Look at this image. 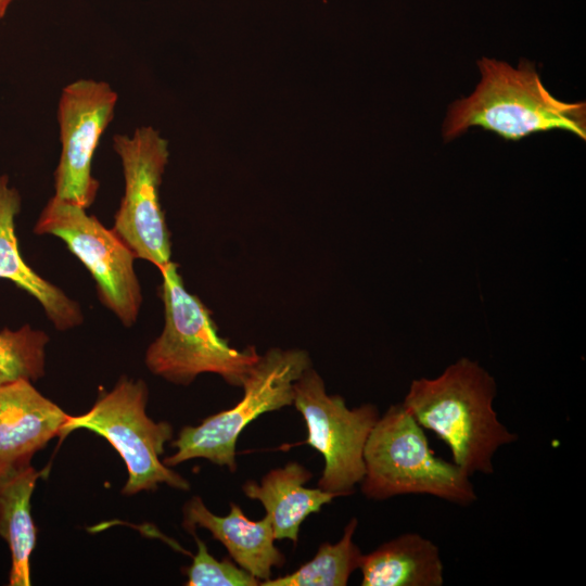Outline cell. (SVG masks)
Returning a JSON list of instances; mask_svg holds the SVG:
<instances>
[{
    "mask_svg": "<svg viewBox=\"0 0 586 586\" xmlns=\"http://www.w3.org/2000/svg\"><path fill=\"white\" fill-rule=\"evenodd\" d=\"M362 586H442L438 547L418 533H405L362 555Z\"/></svg>",
    "mask_w": 586,
    "mask_h": 586,
    "instance_id": "9a60e30c",
    "label": "cell"
},
{
    "mask_svg": "<svg viewBox=\"0 0 586 586\" xmlns=\"http://www.w3.org/2000/svg\"><path fill=\"white\" fill-rule=\"evenodd\" d=\"M117 93L105 81L79 79L64 87L58 103L61 155L54 174V196L89 207L99 189L92 160L113 119Z\"/></svg>",
    "mask_w": 586,
    "mask_h": 586,
    "instance_id": "30bf717a",
    "label": "cell"
},
{
    "mask_svg": "<svg viewBox=\"0 0 586 586\" xmlns=\"http://www.w3.org/2000/svg\"><path fill=\"white\" fill-rule=\"evenodd\" d=\"M160 271L165 326L146 351L149 370L176 384L188 385L201 373H215L241 386L260 356L255 346L240 351L219 336L209 310L184 289L177 264L171 262Z\"/></svg>",
    "mask_w": 586,
    "mask_h": 586,
    "instance_id": "277c9868",
    "label": "cell"
},
{
    "mask_svg": "<svg viewBox=\"0 0 586 586\" xmlns=\"http://www.w3.org/2000/svg\"><path fill=\"white\" fill-rule=\"evenodd\" d=\"M42 472L31 464L0 480V536L11 553L10 586H29L30 556L37 540L31 517V495Z\"/></svg>",
    "mask_w": 586,
    "mask_h": 586,
    "instance_id": "2e32d148",
    "label": "cell"
},
{
    "mask_svg": "<svg viewBox=\"0 0 586 586\" xmlns=\"http://www.w3.org/2000/svg\"><path fill=\"white\" fill-rule=\"evenodd\" d=\"M311 476L304 466L290 461L282 468L270 470L260 483L249 480L242 485L246 497L263 504L276 539L296 543L303 521L339 496L319 487H305Z\"/></svg>",
    "mask_w": 586,
    "mask_h": 586,
    "instance_id": "5bb4252c",
    "label": "cell"
},
{
    "mask_svg": "<svg viewBox=\"0 0 586 586\" xmlns=\"http://www.w3.org/2000/svg\"><path fill=\"white\" fill-rule=\"evenodd\" d=\"M113 148L120 158L125 180L113 231L136 258L161 270L171 263L170 237L160 201L169 155L167 141L153 127L141 126L132 135H115Z\"/></svg>",
    "mask_w": 586,
    "mask_h": 586,
    "instance_id": "ba28073f",
    "label": "cell"
},
{
    "mask_svg": "<svg viewBox=\"0 0 586 586\" xmlns=\"http://www.w3.org/2000/svg\"><path fill=\"white\" fill-rule=\"evenodd\" d=\"M20 211L18 191L9 186L8 176H0V278L34 296L56 329L74 328L82 322L78 304L36 273L20 254L15 235V217Z\"/></svg>",
    "mask_w": 586,
    "mask_h": 586,
    "instance_id": "4fadbf2b",
    "label": "cell"
},
{
    "mask_svg": "<svg viewBox=\"0 0 586 586\" xmlns=\"http://www.w3.org/2000/svg\"><path fill=\"white\" fill-rule=\"evenodd\" d=\"M310 367V356L304 349H268L245 377L239 403L205 418L199 425L182 428L171 443L176 451L164 458L163 463L175 467L203 458L234 472L235 446L241 432L263 413L293 405L294 384Z\"/></svg>",
    "mask_w": 586,
    "mask_h": 586,
    "instance_id": "8992f818",
    "label": "cell"
},
{
    "mask_svg": "<svg viewBox=\"0 0 586 586\" xmlns=\"http://www.w3.org/2000/svg\"><path fill=\"white\" fill-rule=\"evenodd\" d=\"M37 234H53L86 266L97 282L101 302L125 326L138 316L142 296L133 268L132 251L86 208L52 196L34 229Z\"/></svg>",
    "mask_w": 586,
    "mask_h": 586,
    "instance_id": "9c48e42d",
    "label": "cell"
},
{
    "mask_svg": "<svg viewBox=\"0 0 586 586\" xmlns=\"http://www.w3.org/2000/svg\"><path fill=\"white\" fill-rule=\"evenodd\" d=\"M364 463L360 486L369 499L419 494L460 506L477 499L471 476L435 456L423 428L402 403L375 422L364 448Z\"/></svg>",
    "mask_w": 586,
    "mask_h": 586,
    "instance_id": "3957f363",
    "label": "cell"
},
{
    "mask_svg": "<svg viewBox=\"0 0 586 586\" xmlns=\"http://www.w3.org/2000/svg\"><path fill=\"white\" fill-rule=\"evenodd\" d=\"M48 335L28 324L0 331V386L18 380L36 381L44 373Z\"/></svg>",
    "mask_w": 586,
    "mask_h": 586,
    "instance_id": "ac0fdd59",
    "label": "cell"
},
{
    "mask_svg": "<svg viewBox=\"0 0 586 586\" xmlns=\"http://www.w3.org/2000/svg\"><path fill=\"white\" fill-rule=\"evenodd\" d=\"M496 394L488 371L463 357L434 379L413 380L402 404L449 447L453 462L471 476L493 473L497 450L519 440L498 419Z\"/></svg>",
    "mask_w": 586,
    "mask_h": 586,
    "instance_id": "6da1fadb",
    "label": "cell"
},
{
    "mask_svg": "<svg viewBox=\"0 0 586 586\" xmlns=\"http://www.w3.org/2000/svg\"><path fill=\"white\" fill-rule=\"evenodd\" d=\"M477 66L481 81L475 90L448 110L443 124L446 142L471 127L512 141L553 129L586 139L585 103H568L552 97L533 64L522 61L514 68L506 62L482 58Z\"/></svg>",
    "mask_w": 586,
    "mask_h": 586,
    "instance_id": "7a4b0ae2",
    "label": "cell"
},
{
    "mask_svg": "<svg viewBox=\"0 0 586 586\" xmlns=\"http://www.w3.org/2000/svg\"><path fill=\"white\" fill-rule=\"evenodd\" d=\"M148 387L142 380L122 378L110 392L79 416L68 415L61 440L84 429L104 437L126 464L128 479L122 494L131 496L154 491L160 484L188 491L190 483L163 463L164 446L174 430L166 421L156 422L146 413Z\"/></svg>",
    "mask_w": 586,
    "mask_h": 586,
    "instance_id": "5b68a950",
    "label": "cell"
},
{
    "mask_svg": "<svg viewBox=\"0 0 586 586\" xmlns=\"http://www.w3.org/2000/svg\"><path fill=\"white\" fill-rule=\"evenodd\" d=\"M15 0H0V20H2L9 9V7L13 3Z\"/></svg>",
    "mask_w": 586,
    "mask_h": 586,
    "instance_id": "ffe728a7",
    "label": "cell"
},
{
    "mask_svg": "<svg viewBox=\"0 0 586 586\" xmlns=\"http://www.w3.org/2000/svg\"><path fill=\"white\" fill-rule=\"evenodd\" d=\"M68 417L28 380L0 386V480L30 464Z\"/></svg>",
    "mask_w": 586,
    "mask_h": 586,
    "instance_id": "8fae6325",
    "label": "cell"
},
{
    "mask_svg": "<svg viewBox=\"0 0 586 586\" xmlns=\"http://www.w3.org/2000/svg\"><path fill=\"white\" fill-rule=\"evenodd\" d=\"M358 521L353 518L335 544L323 543L314 558L296 571L268 578L259 586H345L354 571L359 569L362 553L354 543Z\"/></svg>",
    "mask_w": 586,
    "mask_h": 586,
    "instance_id": "e0dca14e",
    "label": "cell"
},
{
    "mask_svg": "<svg viewBox=\"0 0 586 586\" xmlns=\"http://www.w3.org/2000/svg\"><path fill=\"white\" fill-rule=\"evenodd\" d=\"M182 525L190 533L196 527L206 528L226 547L234 562L259 583L271 577L272 568H281L285 562L283 553L275 546L270 518L265 514L262 520L252 521L235 502H230L227 515L219 517L201 497L194 496L183 506Z\"/></svg>",
    "mask_w": 586,
    "mask_h": 586,
    "instance_id": "7c38bea8",
    "label": "cell"
},
{
    "mask_svg": "<svg viewBox=\"0 0 586 586\" xmlns=\"http://www.w3.org/2000/svg\"><path fill=\"white\" fill-rule=\"evenodd\" d=\"M293 405L304 418L307 438L279 449L302 444L314 447L324 459L318 487L339 496L351 495L365 475L364 448L380 418L377 406L348 408L343 397L326 392L322 378L313 367L295 382Z\"/></svg>",
    "mask_w": 586,
    "mask_h": 586,
    "instance_id": "52a82bcc",
    "label": "cell"
},
{
    "mask_svg": "<svg viewBox=\"0 0 586 586\" xmlns=\"http://www.w3.org/2000/svg\"><path fill=\"white\" fill-rule=\"evenodd\" d=\"M196 542L198 551L192 558L186 574L188 586H257L259 581L228 559L217 560L209 552L195 532H191Z\"/></svg>",
    "mask_w": 586,
    "mask_h": 586,
    "instance_id": "d6986e66",
    "label": "cell"
}]
</instances>
